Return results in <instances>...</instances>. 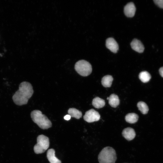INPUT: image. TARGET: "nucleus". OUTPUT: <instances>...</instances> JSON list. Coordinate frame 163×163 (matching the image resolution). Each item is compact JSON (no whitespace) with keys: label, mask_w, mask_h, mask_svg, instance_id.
Wrapping results in <instances>:
<instances>
[{"label":"nucleus","mask_w":163,"mask_h":163,"mask_svg":"<svg viewBox=\"0 0 163 163\" xmlns=\"http://www.w3.org/2000/svg\"><path fill=\"white\" fill-rule=\"evenodd\" d=\"M104 100L98 97L94 98L92 101V104L96 108H100L103 107L105 105Z\"/></svg>","instance_id":"nucleus-15"},{"label":"nucleus","mask_w":163,"mask_h":163,"mask_svg":"<svg viewBox=\"0 0 163 163\" xmlns=\"http://www.w3.org/2000/svg\"><path fill=\"white\" fill-rule=\"evenodd\" d=\"M137 106L139 110L143 114L147 113L149 110V107L147 104L143 101H139L137 104Z\"/></svg>","instance_id":"nucleus-18"},{"label":"nucleus","mask_w":163,"mask_h":163,"mask_svg":"<svg viewBox=\"0 0 163 163\" xmlns=\"http://www.w3.org/2000/svg\"><path fill=\"white\" fill-rule=\"evenodd\" d=\"M100 115L99 113L91 109L87 111L83 116L84 120L88 123H92L99 120Z\"/></svg>","instance_id":"nucleus-6"},{"label":"nucleus","mask_w":163,"mask_h":163,"mask_svg":"<svg viewBox=\"0 0 163 163\" xmlns=\"http://www.w3.org/2000/svg\"><path fill=\"white\" fill-rule=\"evenodd\" d=\"M106 45L108 49L114 53H116L119 49L117 43L113 38L110 37L107 39Z\"/></svg>","instance_id":"nucleus-7"},{"label":"nucleus","mask_w":163,"mask_h":163,"mask_svg":"<svg viewBox=\"0 0 163 163\" xmlns=\"http://www.w3.org/2000/svg\"><path fill=\"white\" fill-rule=\"evenodd\" d=\"M108 103L113 107H117L120 104V100L118 96L114 94H111L109 97Z\"/></svg>","instance_id":"nucleus-12"},{"label":"nucleus","mask_w":163,"mask_h":163,"mask_svg":"<svg viewBox=\"0 0 163 163\" xmlns=\"http://www.w3.org/2000/svg\"><path fill=\"white\" fill-rule=\"evenodd\" d=\"M154 2L160 8H163V0H154Z\"/></svg>","instance_id":"nucleus-19"},{"label":"nucleus","mask_w":163,"mask_h":163,"mask_svg":"<svg viewBox=\"0 0 163 163\" xmlns=\"http://www.w3.org/2000/svg\"><path fill=\"white\" fill-rule=\"evenodd\" d=\"M46 155L50 163H61V161L55 156V151L54 149H49L47 151Z\"/></svg>","instance_id":"nucleus-11"},{"label":"nucleus","mask_w":163,"mask_h":163,"mask_svg":"<svg viewBox=\"0 0 163 163\" xmlns=\"http://www.w3.org/2000/svg\"><path fill=\"white\" fill-rule=\"evenodd\" d=\"M116 160L115 151L112 147L109 146L103 148L98 156L99 163H115Z\"/></svg>","instance_id":"nucleus-3"},{"label":"nucleus","mask_w":163,"mask_h":163,"mask_svg":"<svg viewBox=\"0 0 163 163\" xmlns=\"http://www.w3.org/2000/svg\"><path fill=\"white\" fill-rule=\"evenodd\" d=\"M138 118V115L135 113H129L125 117L126 121L130 123H136L137 121Z\"/></svg>","instance_id":"nucleus-16"},{"label":"nucleus","mask_w":163,"mask_h":163,"mask_svg":"<svg viewBox=\"0 0 163 163\" xmlns=\"http://www.w3.org/2000/svg\"><path fill=\"white\" fill-rule=\"evenodd\" d=\"M68 113L71 117H74L78 119L81 118L82 116V112L74 108H69L68 110Z\"/></svg>","instance_id":"nucleus-13"},{"label":"nucleus","mask_w":163,"mask_h":163,"mask_svg":"<svg viewBox=\"0 0 163 163\" xmlns=\"http://www.w3.org/2000/svg\"><path fill=\"white\" fill-rule=\"evenodd\" d=\"M159 72L161 76L163 77V67L160 68L159 69Z\"/></svg>","instance_id":"nucleus-21"},{"label":"nucleus","mask_w":163,"mask_h":163,"mask_svg":"<svg viewBox=\"0 0 163 163\" xmlns=\"http://www.w3.org/2000/svg\"><path fill=\"white\" fill-rule=\"evenodd\" d=\"M75 69L79 74L83 76L89 75L92 71L91 64L84 60H80L77 62L75 66Z\"/></svg>","instance_id":"nucleus-5"},{"label":"nucleus","mask_w":163,"mask_h":163,"mask_svg":"<svg viewBox=\"0 0 163 163\" xmlns=\"http://www.w3.org/2000/svg\"><path fill=\"white\" fill-rule=\"evenodd\" d=\"M131 46L133 50L139 53H142L144 47L141 42L139 40L134 39L131 43Z\"/></svg>","instance_id":"nucleus-10"},{"label":"nucleus","mask_w":163,"mask_h":163,"mask_svg":"<svg viewBox=\"0 0 163 163\" xmlns=\"http://www.w3.org/2000/svg\"><path fill=\"white\" fill-rule=\"evenodd\" d=\"M136 11L134 4L132 2L128 3L124 8V13L127 17H132L135 15Z\"/></svg>","instance_id":"nucleus-8"},{"label":"nucleus","mask_w":163,"mask_h":163,"mask_svg":"<svg viewBox=\"0 0 163 163\" xmlns=\"http://www.w3.org/2000/svg\"><path fill=\"white\" fill-rule=\"evenodd\" d=\"M109 99V97H108L107 98V100H108Z\"/></svg>","instance_id":"nucleus-22"},{"label":"nucleus","mask_w":163,"mask_h":163,"mask_svg":"<svg viewBox=\"0 0 163 163\" xmlns=\"http://www.w3.org/2000/svg\"><path fill=\"white\" fill-rule=\"evenodd\" d=\"M49 145V138L44 135H40L37 137V143L34 146V151L36 154L43 153L48 148Z\"/></svg>","instance_id":"nucleus-4"},{"label":"nucleus","mask_w":163,"mask_h":163,"mask_svg":"<svg viewBox=\"0 0 163 163\" xmlns=\"http://www.w3.org/2000/svg\"><path fill=\"white\" fill-rule=\"evenodd\" d=\"M71 118V116L69 114L65 115L64 117L65 120H70Z\"/></svg>","instance_id":"nucleus-20"},{"label":"nucleus","mask_w":163,"mask_h":163,"mask_svg":"<svg viewBox=\"0 0 163 163\" xmlns=\"http://www.w3.org/2000/svg\"><path fill=\"white\" fill-rule=\"evenodd\" d=\"M33 93L31 84L27 82H23L19 85V89L13 95L12 99L14 103L18 105L26 104Z\"/></svg>","instance_id":"nucleus-1"},{"label":"nucleus","mask_w":163,"mask_h":163,"mask_svg":"<svg viewBox=\"0 0 163 163\" xmlns=\"http://www.w3.org/2000/svg\"><path fill=\"white\" fill-rule=\"evenodd\" d=\"M30 116L33 121L42 129H47L52 126L51 121L39 110L32 111L31 113Z\"/></svg>","instance_id":"nucleus-2"},{"label":"nucleus","mask_w":163,"mask_h":163,"mask_svg":"<svg viewBox=\"0 0 163 163\" xmlns=\"http://www.w3.org/2000/svg\"><path fill=\"white\" fill-rule=\"evenodd\" d=\"M140 80L143 82H148L151 78L150 74L147 71H142L140 73L139 75Z\"/></svg>","instance_id":"nucleus-17"},{"label":"nucleus","mask_w":163,"mask_h":163,"mask_svg":"<svg viewBox=\"0 0 163 163\" xmlns=\"http://www.w3.org/2000/svg\"><path fill=\"white\" fill-rule=\"evenodd\" d=\"M122 134L123 137L128 141L133 140L136 136L134 130L131 127H127L123 131Z\"/></svg>","instance_id":"nucleus-9"},{"label":"nucleus","mask_w":163,"mask_h":163,"mask_svg":"<svg viewBox=\"0 0 163 163\" xmlns=\"http://www.w3.org/2000/svg\"><path fill=\"white\" fill-rule=\"evenodd\" d=\"M113 78L110 75H107L103 77L101 80L102 85L105 87H110L112 85Z\"/></svg>","instance_id":"nucleus-14"}]
</instances>
